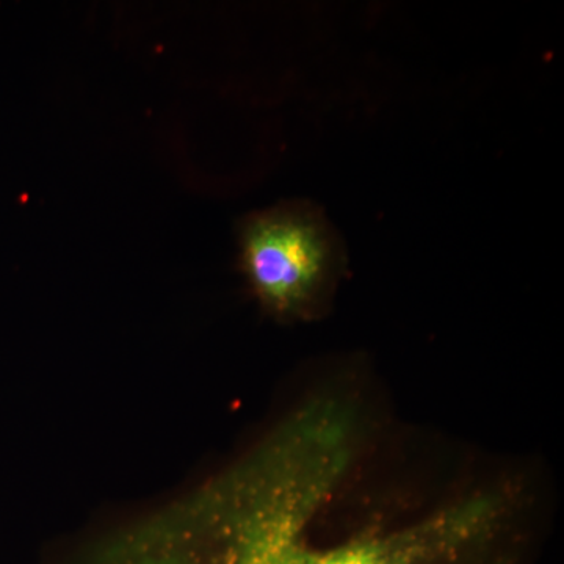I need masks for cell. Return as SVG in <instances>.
<instances>
[{
  "instance_id": "cell-2",
  "label": "cell",
  "mask_w": 564,
  "mask_h": 564,
  "mask_svg": "<svg viewBox=\"0 0 564 564\" xmlns=\"http://www.w3.org/2000/svg\"><path fill=\"white\" fill-rule=\"evenodd\" d=\"M340 247L328 221L307 204L259 212L240 229L245 276L262 306L278 317L313 310L339 267Z\"/></svg>"
},
{
  "instance_id": "cell-1",
  "label": "cell",
  "mask_w": 564,
  "mask_h": 564,
  "mask_svg": "<svg viewBox=\"0 0 564 564\" xmlns=\"http://www.w3.org/2000/svg\"><path fill=\"white\" fill-rule=\"evenodd\" d=\"M356 425L315 402L191 503L173 564H524L494 496L410 519L328 513L355 462Z\"/></svg>"
}]
</instances>
